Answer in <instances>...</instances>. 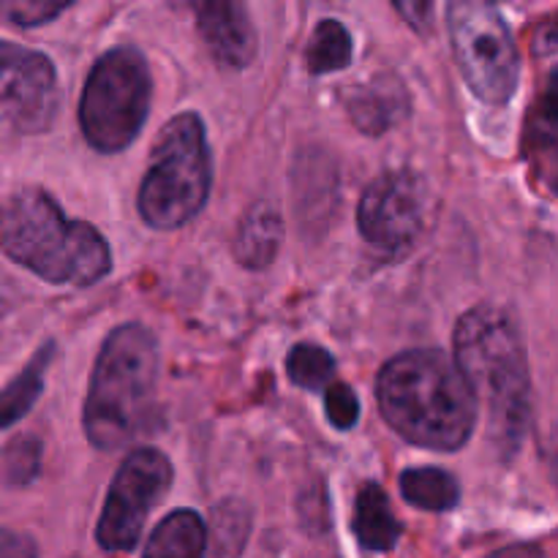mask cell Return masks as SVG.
I'll return each instance as SVG.
<instances>
[{
	"label": "cell",
	"instance_id": "obj_1",
	"mask_svg": "<svg viewBox=\"0 0 558 558\" xmlns=\"http://www.w3.org/2000/svg\"><path fill=\"white\" fill-rule=\"evenodd\" d=\"M376 398L387 425L425 450H461L477 425V398L439 349L396 354L376 379Z\"/></svg>",
	"mask_w": 558,
	"mask_h": 558
},
{
	"label": "cell",
	"instance_id": "obj_2",
	"mask_svg": "<svg viewBox=\"0 0 558 558\" xmlns=\"http://www.w3.org/2000/svg\"><path fill=\"white\" fill-rule=\"evenodd\" d=\"M456 365L477 403L488 407V436L501 456H515L532 423V379L521 327L510 311L480 305L456 327Z\"/></svg>",
	"mask_w": 558,
	"mask_h": 558
},
{
	"label": "cell",
	"instance_id": "obj_3",
	"mask_svg": "<svg viewBox=\"0 0 558 558\" xmlns=\"http://www.w3.org/2000/svg\"><path fill=\"white\" fill-rule=\"evenodd\" d=\"M0 248L47 283L93 287L112 270V254L93 223L71 221L41 189H22L0 207Z\"/></svg>",
	"mask_w": 558,
	"mask_h": 558
},
{
	"label": "cell",
	"instance_id": "obj_4",
	"mask_svg": "<svg viewBox=\"0 0 558 558\" xmlns=\"http://www.w3.org/2000/svg\"><path fill=\"white\" fill-rule=\"evenodd\" d=\"M158 343L145 325H120L104 341L85 401V434L98 450L129 445L153 409Z\"/></svg>",
	"mask_w": 558,
	"mask_h": 558
},
{
	"label": "cell",
	"instance_id": "obj_5",
	"mask_svg": "<svg viewBox=\"0 0 558 558\" xmlns=\"http://www.w3.org/2000/svg\"><path fill=\"white\" fill-rule=\"evenodd\" d=\"M213 183L205 123L196 112L169 120L153 145L150 167L140 185V216L153 229H178L205 207Z\"/></svg>",
	"mask_w": 558,
	"mask_h": 558
},
{
	"label": "cell",
	"instance_id": "obj_6",
	"mask_svg": "<svg viewBox=\"0 0 558 558\" xmlns=\"http://www.w3.org/2000/svg\"><path fill=\"white\" fill-rule=\"evenodd\" d=\"M150 65L134 47H114L93 65L80 101V125L98 153H120L140 136L150 109Z\"/></svg>",
	"mask_w": 558,
	"mask_h": 558
},
{
	"label": "cell",
	"instance_id": "obj_7",
	"mask_svg": "<svg viewBox=\"0 0 558 558\" xmlns=\"http://www.w3.org/2000/svg\"><path fill=\"white\" fill-rule=\"evenodd\" d=\"M447 27L469 90L488 107H505L518 90L521 65L499 9L480 0H452L447 5Z\"/></svg>",
	"mask_w": 558,
	"mask_h": 558
},
{
	"label": "cell",
	"instance_id": "obj_8",
	"mask_svg": "<svg viewBox=\"0 0 558 558\" xmlns=\"http://www.w3.org/2000/svg\"><path fill=\"white\" fill-rule=\"evenodd\" d=\"M174 469L156 447L131 452L109 485L107 505L96 526V539L107 550L136 548L153 507L172 488Z\"/></svg>",
	"mask_w": 558,
	"mask_h": 558
},
{
	"label": "cell",
	"instance_id": "obj_9",
	"mask_svg": "<svg viewBox=\"0 0 558 558\" xmlns=\"http://www.w3.org/2000/svg\"><path fill=\"white\" fill-rule=\"evenodd\" d=\"M58 109L52 60L22 44L0 41V140L47 134Z\"/></svg>",
	"mask_w": 558,
	"mask_h": 558
},
{
	"label": "cell",
	"instance_id": "obj_10",
	"mask_svg": "<svg viewBox=\"0 0 558 558\" xmlns=\"http://www.w3.org/2000/svg\"><path fill=\"white\" fill-rule=\"evenodd\" d=\"M430 194L412 169L379 174L360 199L357 227L371 245L381 251H407L428 227Z\"/></svg>",
	"mask_w": 558,
	"mask_h": 558
},
{
	"label": "cell",
	"instance_id": "obj_11",
	"mask_svg": "<svg viewBox=\"0 0 558 558\" xmlns=\"http://www.w3.org/2000/svg\"><path fill=\"white\" fill-rule=\"evenodd\" d=\"M196 25L213 58L227 69H245L256 54V33L248 9L229 0L194 3Z\"/></svg>",
	"mask_w": 558,
	"mask_h": 558
},
{
	"label": "cell",
	"instance_id": "obj_12",
	"mask_svg": "<svg viewBox=\"0 0 558 558\" xmlns=\"http://www.w3.org/2000/svg\"><path fill=\"white\" fill-rule=\"evenodd\" d=\"M347 112L363 134H385L409 114V93L392 74H376L360 82L347 96Z\"/></svg>",
	"mask_w": 558,
	"mask_h": 558
},
{
	"label": "cell",
	"instance_id": "obj_13",
	"mask_svg": "<svg viewBox=\"0 0 558 558\" xmlns=\"http://www.w3.org/2000/svg\"><path fill=\"white\" fill-rule=\"evenodd\" d=\"M283 243V218L270 202H256L248 207V213L240 221L238 234H234L232 251L238 256L240 265L262 267L270 265L278 256Z\"/></svg>",
	"mask_w": 558,
	"mask_h": 558
},
{
	"label": "cell",
	"instance_id": "obj_14",
	"mask_svg": "<svg viewBox=\"0 0 558 558\" xmlns=\"http://www.w3.org/2000/svg\"><path fill=\"white\" fill-rule=\"evenodd\" d=\"M352 529L357 543L368 550H392L403 534L401 523H398L396 512L390 507V499L374 483H368L357 494Z\"/></svg>",
	"mask_w": 558,
	"mask_h": 558
},
{
	"label": "cell",
	"instance_id": "obj_15",
	"mask_svg": "<svg viewBox=\"0 0 558 558\" xmlns=\"http://www.w3.org/2000/svg\"><path fill=\"white\" fill-rule=\"evenodd\" d=\"M207 529L199 512L174 510L150 534L142 558H205Z\"/></svg>",
	"mask_w": 558,
	"mask_h": 558
},
{
	"label": "cell",
	"instance_id": "obj_16",
	"mask_svg": "<svg viewBox=\"0 0 558 558\" xmlns=\"http://www.w3.org/2000/svg\"><path fill=\"white\" fill-rule=\"evenodd\" d=\"M54 360V343H44L36 354H33L31 363L20 371L16 379H11L9 385L0 390V428H11L14 423H20L27 412L33 409V403L38 401L44 390V376L47 368Z\"/></svg>",
	"mask_w": 558,
	"mask_h": 558
},
{
	"label": "cell",
	"instance_id": "obj_17",
	"mask_svg": "<svg viewBox=\"0 0 558 558\" xmlns=\"http://www.w3.org/2000/svg\"><path fill=\"white\" fill-rule=\"evenodd\" d=\"M401 494L417 510L445 512L461 501V485L445 469L423 466L401 474Z\"/></svg>",
	"mask_w": 558,
	"mask_h": 558
},
{
	"label": "cell",
	"instance_id": "obj_18",
	"mask_svg": "<svg viewBox=\"0 0 558 558\" xmlns=\"http://www.w3.org/2000/svg\"><path fill=\"white\" fill-rule=\"evenodd\" d=\"M352 36L338 20H322L311 33L305 63L311 74H332L352 63Z\"/></svg>",
	"mask_w": 558,
	"mask_h": 558
},
{
	"label": "cell",
	"instance_id": "obj_19",
	"mask_svg": "<svg viewBox=\"0 0 558 558\" xmlns=\"http://www.w3.org/2000/svg\"><path fill=\"white\" fill-rule=\"evenodd\" d=\"M529 153L537 158V172L548 180L554 189V163H556V87L550 76L543 98L534 104L532 123H529Z\"/></svg>",
	"mask_w": 558,
	"mask_h": 558
},
{
	"label": "cell",
	"instance_id": "obj_20",
	"mask_svg": "<svg viewBox=\"0 0 558 558\" xmlns=\"http://www.w3.org/2000/svg\"><path fill=\"white\" fill-rule=\"evenodd\" d=\"M289 379L303 390H319L336 374V360L327 349L314 347V343H298L287 357Z\"/></svg>",
	"mask_w": 558,
	"mask_h": 558
},
{
	"label": "cell",
	"instance_id": "obj_21",
	"mask_svg": "<svg viewBox=\"0 0 558 558\" xmlns=\"http://www.w3.org/2000/svg\"><path fill=\"white\" fill-rule=\"evenodd\" d=\"M41 466V441L36 436H20L3 452V474L11 485L31 483Z\"/></svg>",
	"mask_w": 558,
	"mask_h": 558
},
{
	"label": "cell",
	"instance_id": "obj_22",
	"mask_svg": "<svg viewBox=\"0 0 558 558\" xmlns=\"http://www.w3.org/2000/svg\"><path fill=\"white\" fill-rule=\"evenodd\" d=\"M325 409H327V417L330 423L336 425L338 430H349L357 425L360 420V401L354 396V390L343 381L332 385L325 396Z\"/></svg>",
	"mask_w": 558,
	"mask_h": 558
},
{
	"label": "cell",
	"instance_id": "obj_23",
	"mask_svg": "<svg viewBox=\"0 0 558 558\" xmlns=\"http://www.w3.org/2000/svg\"><path fill=\"white\" fill-rule=\"evenodd\" d=\"M65 9H71V3H44V0H36V3H5L0 5L5 16L16 25H44V22L54 20V16L63 14Z\"/></svg>",
	"mask_w": 558,
	"mask_h": 558
},
{
	"label": "cell",
	"instance_id": "obj_24",
	"mask_svg": "<svg viewBox=\"0 0 558 558\" xmlns=\"http://www.w3.org/2000/svg\"><path fill=\"white\" fill-rule=\"evenodd\" d=\"M36 543L11 529H0V558H36Z\"/></svg>",
	"mask_w": 558,
	"mask_h": 558
},
{
	"label": "cell",
	"instance_id": "obj_25",
	"mask_svg": "<svg viewBox=\"0 0 558 558\" xmlns=\"http://www.w3.org/2000/svg\"><path fill=\"white\" fill-rule=\"evenodd\" d=\"M488 558H545V554L539 545L526 543V545H510V548H501Z\"/></svg>",
	"mask_w": 558,
	"mask_h": 558
}]
</instances>
